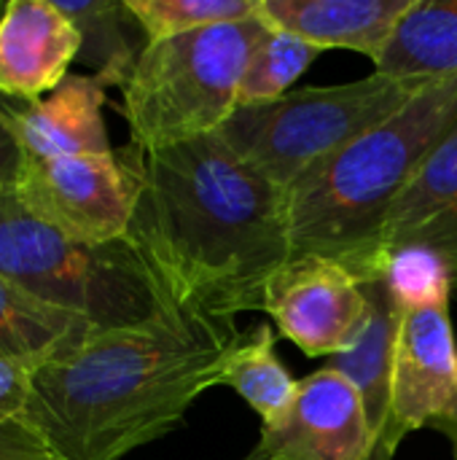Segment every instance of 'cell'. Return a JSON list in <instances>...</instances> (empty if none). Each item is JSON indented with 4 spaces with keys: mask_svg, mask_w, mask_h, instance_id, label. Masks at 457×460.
<instances>
[{
    "mask_svg": "<svg viewBox=\"0 0 457 460\" xmlns=\"http://www.w3.org/2000/svg\"><path fill=\"white\" fill-rule=\"evenodd\" d=\"M127 243L167 305L237 318L261 310L269 278L291 259L286 191L245 167L213 135L143 151Z\"/></svg>",
    "mask_w": 457,
    "mask_h": 460,
    "instance_id": "6da1fadb",
    "label": "cell"
},
{
    "mask_svg": "<svg viewBox=\"0 0 457 460\" xmlns=\"http://www.w3.org/2000/svg\"><path fill=\"white\" fill-rule=\"evenodd\" d=\"M245 332L164 305L137 326L94 334L35 369L22 418L62 460H121L175 431L189 407L224 385Z\"/></svg>",
    "mask_w": 457,
    "mask_h": 460,
    "instance_id": "7a4b0ae2",
    "label": "cell"
},
{
    "mask_svg": "<svg viewBox=\"0 0 457 460\" xmlns=\"http://www.w3.org/2000/svg\"><path fill=\"white\" fill-rule=\"evenodd\" d=\"M457 119V75L310 167L286 191L291 259L315 256L374 283L388 267V218L417 164Z\"/></svg>",
    "mask_w": 457,
    "mask_h": 460,
    "instance_id": "3957f363",
    "label": "cell"
},
{
    "mask_svg": "<svg viewBox=\"0 0 457 460\" xmlns=\"http://www.w3.org/2000/svg\"><path fill=\"white\" fill-rule=\"evenodd\" d=\"M269 24L250 16L145 46L121 113L143 151L218 132L240 105V84Z\"/></svg>",
    "mask_w": 457,
    "mask_h": 460,
    "instance_id": "277c9868",
    "label": "cell"
},
{
    "mask_svg": "<svg viewBox=\"0 0 457 460\" xmlns=\"http://www.w3.org/2000/svg\"><path fill=\"white\" fill-rule=\"evenodd\" d=\"M439 78H369L304 86L272 102L237 105L218 129L229 151L256 175L288 191L310 167L409 105Z\"/></svg>",
    "mask_w": 457,
    "mask_h": 460,
    "instance_id": "5b68a950",
    "label": "cell"
},
{
    "mask_svg": "<svg viewBox=\"0 0 457 460\" xmlns=\"http://www.w3.org/2000/svg\"><path fill=\"white\" fill-rule=\"evenodd\" d=\"M0 275L54 307L83 315L100 332L145 323L167 305L127 240H70L27 213L13 191L0 197Z\"/></svg>",
    "mask_w": 457,
    "mask_h": 460,
    "instance_id": "8992f818",
    "label": "cell"
},
{
    "mask_svg": "<svg viewBox=\"0 0 457 460\" xmlns=\"http://www.w3.org/2000/svg\"><path fill=\"white\" fill-rule=\"evenodd\" d=\"M132 146L110 154L24 159L16 199L27 213L70 240L108 245L127 240L137 205Z\"/></svg>",
    "mask_w": 457,
    "mask_h": 460,
    "instance_id": "52a82bcc",
    "label": "cell"
},
{
    "mask_svg": "<svg viewBox=\"0 0 457 460\" xmlns=\"http://www.w3.org/2000/svg\"><path fill=\"white\" fill-rule=\"evenodd\" d=\"M439 431L457 450V340L450 299L401 313L388 431L372 460H393L412 431Z\"/></svg>",
    "mask_w": 457,
    "mask_h": 460,
    "instance_id": "ba28073f",
    "label": "cell"
},
{
    "mask_svg": "<svg viewBox=\"0 0 457 460\" xmlns=\"http://www.w3.org/2000/svg\"><path fill=\"white\" fill-rule=\"evenodd\" d=\"M261 310L286 340L312 358L353 350L372 315L366 286L315 256L288 259L269 278Z\"/></svg>",
    "mask_w": 457,
    "mask_h": 460,
    "instance_id": "9c48e42d",
    "label": "cell"
},
{
    "mask_svg": "<svg viewBox=\"0 0 457 460\" xmlns=\"http://www.w3.org/2000/svg\"><path fill=\"white\" fill-rule=\"evenodd\" d=\"M256 447L272 460H372L374 431L358 388L326 367L299 380L294 402L261 426Z\"/></svg>",
    "mask_w": 457,
    "mask_h": 460,
    "instance_id": "30bf717a",
    "label": "cell"
},
{
    "mask_svg": "<svg viewBox=\"0 0 457 460\" xmlns=\"http://www.w3.org/2000/svg\"><path fill=\"white\" fill-rule=\"evenodd\" d=\"M81 35L54 0H8L0 11V94L32 102L70 73Z\"/></svg>",
    "mask_w": 457,
    "mask_h": 460,
    "instance_id": "8fae6325",
    "label": "cell"
},
{
    "mask_svg": "<svg viewBox=\"0 0 457 460\" xmlns=\"http://www.w3.org/2000/svg\"><path fill=\"white\" fill-rule=\"evenodd\" d=\"M105 89L92 73H67L48 94L19 102L8 124L24 159L110 154L102 119Z\"/></svg>",
    "mask_w": 457,
    "mask_h": 460,
    "instance_id": "7c38bea8",
    "label": "cell"
},
{
    "mask_svg": "<svg viewBox=\"0 0 457 460\" xmlns=\"http://www.w3.org/2000/svg\"><path fill=\"white\" fill-rule=\"evenodd\" d=\"M415 0H261L259 16L312 46L350 49L372 62Z\"/></svg>",
    "mask_w": 457,
    "mask_h": 460,
    "instance_id": "4fadbf2b",
    "label": "cell"
},
{
    "mask_svg": "<svg viewBox=\"0 0 457 460\" xmlns=\"http://www.w3.org/2000/svg\"><path fill=\"white\" fill-rule=\"evenodd\" d=\"M100 329L0 275V361L43 367L86 345Z\"/></svg>",
    "mask_w": 457,
    "mask_h": 460,
    "instance_id": "5bb4252c",
    "label": "cell"
},
{
    "mask_svg": "<svg viewBox=\"0 0 457 460\" xmlns=\"http://www.w3.org/2000/svg\"><path fill=\"white\" fill-rule=\"evenodd\" d=\"M366 296L372 305V315L361 340L356 342L353 350L334 356L329 367L342 372L358 388L372 431H374V450H377L388 431V418H391L393 361H396V345H399L401 310L391 296L385 275L374 283H366Z\"/></svg>",
    "mask_w": 457,
    "mask_h": 460,
    "instance_id": "9a60e30c",
    "label": "cell"
},
{
    "mask_svg": "<svg viewBox=\"0 0 457 460\" xmlns=\"http://www.w3.org/2000/svg\"><path fill=\"white\" fill-rule=\"evenodd\" d=\"M391 78L457 75V0H415L374 59Z\"/></svg>",
    "mask_w": 457,
    "mask_h": 460,
    "instance_id": "2e32d148",
    "label": "cell"
},
{
    "mask_svg": "<svg viewBox=\"0 0 457 460\" xmlns=\"http://www.w3.org/2000/svg\"><path fill=\"white\" fill-rule=\"evenodd\" d=\"M81 35L78 62L105 86L124 89L151 43L127 0H54Z\"/></svg>",
    "mask_w": 457,
    "mask_h": 460,
    "instance_id": "e0dca14e",
    "label": "cell"
},
{
    "mask_svg": "<svg viewBox=\"0 0 457 460\" xmlns=\"http://www.w3.org/2000/svg\"><path fill=\"white\" fill-rule=\"evenodd\" d=\"M457 205V119L417 164L388 218V256Z\"/></svg>",
    "mask_w": 457,
    "mask_h": 460,
    "instance_id": "ac0fdd59",
    "label": "cell"
},
{
    "mask_svg": "<svg viewBox=\"0 0 457 460\" xmlns=\"http://www.w3.org/2000/svg\"><path fill=\"white\" fill-rule=\"evenodd\" d=\"M296 385L299 380L291 377L275 350V332L267 323L245 332L242 345L234 350L226 367L224 388H232L237 396H242L259 415L261 426H267L288 410L296 396Z\"/></svg>",
    "mask_w": 457,
    "mask_h": 460,
    "instance_id": "d6986e66",
    "label": "cell"
},
{
    "mask_svg": "<svg viewBox=\"0 0 457 460\" xmlns=\"http://www.w3.org/2000/svg\"><path fill=\"white\" fill-rule=\"evenodd\" d=\"M318 54V46L269 27L248 62L245 78L240 84V105L272 102L288 94V86H294L310 70Z\"/></svg>",
    "mask_w": 457,
    "mask_h": 460,
    "instance_id": "ffe728a7",
    "label": "cell"
},
{
    "mask_svg": "<svg viewBox=\"0 0 457 460\" xmlns=\"http://www.w3.org/2000/svg\"><path fill=\"white\" fill-rule=\"evenodd\" d=\"M148 40L259 16L261 0H127Z\"/></svg>",
    "mask_w": 457,
    "mask_h": 460,
    "instance_id": "44dd1931",
    "label": "cell"
},
{
    "mask_svg": "<svg viewBox=\"0 0 457 460\" xmlns=\"http://www.w3.org/2000/svg\"><path fill=\"white\" fill-rule=\"evenodd\" d=\"M404 245H415L423 248L426 253H431L436 259V264L444 270V275L453 283V291L457 288V205L444 210L439 218H434L428 226H423L412 240H407ZM401 245V248H404ZM393 253V251H391Z\"/></svg>",
    "mask_w": 457,
    "mask_h": 460,
    "instance_id": "7402d4cb",
    "label": "cell"
},
{
    "mask_svg": "<svg viewBox=\"0 0 457 460\" xmlns=\"http://www.w3.org/2000/svg\"><path fill=\"white\" fill-rule=\"evenodd\" d=\"M0 460H62L24 418L0 420Z\"/></svg>",
    "mask_w": 457,
    "mask_h": 460,
    "instance_id": "603a6c76",
    "label": "cell"
},
{
    "mask_svg": "<svg viewBox=\"0 0 457 460\" xmlns=\"http://www.w3.org/2000/svg\"><path fill=\"white\" fill-rule=\"evenodd\" d=\"M35 369V364L24 361H0V420L22 418L30 399Z\"/></svg>",
    "mask_w": 457,
    "mask_h": 460,
    "instance_id": "cb8c5ba5",
    "label": "cell"
},
{
    "mask_svg": "<svg viewBox=\"0 0 457 460\" xmlns=\"http://www.w3.org/2000/svg\"><path fill=\"white\" fill-rule=\"evenodd\" d=\"M16 105H19V100L0 94V197L11 194L16 189V181L24 167V154H22V148L11 132V124H8Z\"/></svg>",
    "mask_w": 457,
    "mask_h": 460,
    "instance_id": "d4e9b609",
    "label": "cell"
},
{
    "mask_svg": "<svg viewBox=\"0 0 457 460\" xmlns=\"http://www.w3.org/2000/svg\"><path fill=\"white\" fill-rule=\"evenodd\" d=\"M242 460H272V458H269V456H264V453H261V450L256 447V450H253L250 456H245V458H242Z\"/></svg>",
    "mask_w": 457,
    "mask_h": 460,
    "instance_id": "484cf974",
    "label": "cell"
},
{
    "mask_svg": "<svg viewBox=\"0 0 457 460\" xmlns=\"http://www.w3.org/2000/svg\"><path fill=\"white\" fill-rule=\"evenodd\" d=\"M455 453H457V450H455Z\"/></svg>",
    "mask_w": 457,
    "mask_h": 460,
    "instance_id": "4316f807",
    "label": "cell"
}]
</instances>
